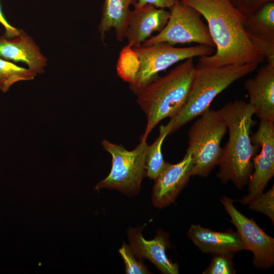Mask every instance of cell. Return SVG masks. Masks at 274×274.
Segmentation results:
<instances>
[{
	"label": "cell",
	"mask_w": 274,
	"mask_h": 274,
	"mask_svg": "<svg viewBox=\"0 0 274 274\" xmlns=\"http://www.w3.org/2000/svg\"><path fill=\"white\" fill-rule=\"evenodd\" d=\"M180 1L204 17L216 48L214 54L199 57L197 66L259 64L265 60L246 31V16L231 0Z\"/></svg>",
	"instance_id": "6da1fadb"
},
{
	"label": "cell",
	"mask_w": 274,
	"mask_h": 274,
	"mask_svg": "<svg viewBox=\"0 0 274 274\" xmlns=\"http://www.w3.org/2000/svg\"><path fill=\"white\" fill-rule=\"evenodd\" d=\"M229 133L222 148L217 176L224 184L231 181L238 189L248 184L253 170L252 160L260 147L252 142L254 110L249 102L235 99L220 109Z\"/></svg>",
	"instance_id": "7a4b0ae2"
},
{
	"label": "cell",
	"mask_w": 274,
	"mask_h": 274,
	"mask_svg": "<svg viewBox=\"0 0 274 274\" xmlns=\"http://www.w3.org/2000/svg\"><path fill=\"white\" fill-rule=\"evenodd\" d=\"M195 69L193 58H188L165 75L156 76L134 93L147 118L141 139L147 140L159 122L179 114L188 100Z\"/></svg>",
	"instance_id": "3957f363"
},
{
	"label": "cell",
	"mask_w": 274,
	"mask_h": 274,
	"mask_svg": "<svg viewBox=\"0 0 274 274\" xmlns=\"http://www.w3.org/2000/svg\"><path fill=\"white\" fill-rule=\"evenodd\" d=\"M258 65L249 63L220 67L195 66L188 100L179 114L175 117L170 133L209 109L219 94L236 81L253 72Z\"/></svg>",
	"instance_id": "277c9868"
},
{
	"label": "cell",
	"mask_w": 274,
	"mask_h": 274,
	"mask_svg": "<svg viewBox=\"0 0 274 274\" xmlns=\"http://www.w3.org/2000/svg\"><path fill=\"white\" fill-rule=\"evenodd\" d=\"M227 130L221 110L208 109L188 131L187 150L192 153L191 176L207 177L221 157V141Z\"/></svg>",
	"instance_id": "5b68a950"
},
{
	"label": "cell",
	"mask_w": 274,
	"mask_h": 274,
	"mask_svg": "<svg viewBox=\"0 0 274 274\" xmlns=\"http://www.w3.org/2000/svg\"><path fill=\"white\" fill-rule=\"evenodd\" d=\"M101 145L112 156V167L108 176L97 183L95 190L108 188L128 195L138 194L146 176V156L148 147L146 140L141 139L140 143L130 151L106 139L101 142Z\"/></svg>",
	"instance_id": "8992f818"
},
{
	"label": "cell",
	"mask_w": 274,
	"mask_h": 274,
	"mask_svg": "<svg viewBox=\"0 0 274 274\" xmlns=\"http://www.w3.org/2000/svg\"><path fill=\"white\" fill-rule=\"evenodd\" d=\"M133 48L138 54L141 64L135 81L129 84L134 94L157 76L159 72L175 63L190 58L211 55L214 52V48L205 45L176 47L166 43Z\"/></svg>",
	"instance_id": "52a82bcc"
},
{
	"label": "cell",
	"mask_w": 274,
	"mask_h": 274,
	"mask_svg": "<svg viewBox=\"0 0 274 274\" xmlns=\"http://www.w3.org/2000/svg\"><path fill=\"white\" fill-rule=\"evenodd\" d=\"M201 16L195 9L180 1L170 9L169 17L163 28L142 45L166 43L174 46L195 43L214 48L208 27Z\"/></svg>",
	"instance_id": "ba28073f"
},
{
	"label": "cell",
	"mask_w": 274,
	"mask_h": 274,
	"mask_svg": "<svg viewBox=\"0 0 274 274\" xmlns=\"http://www.w3.org/2000/svg\"><path fill=\"white\" fill-rule=\"evenodd\" d=\"M234 200L223 196L221 202L235 226L245 250L254 255L256 268L267 269L274 264V238L267 235L252 219L241 213L233 204Z\"/></svg>",
	"instance_id": "9c48e42d"
},
{
	"label": "cell",
	"mask_w": 274,
	"mask_h": 274,
	"mask_svg": "<svg viewBox=\"0 0 274 274\" xmlns=\"http://www.w3.org/2000/svg\"><path fill=\"white\" fill-rule=\"evenodd\" d=\"M252 140L261 149L252 160L253 170L248 183V194L239 200L244 205L261 194L274 176V122L260 120Z\"/></svg>",
	"instance_id": "30bf717a"
},
{
	"label": "cell",
	"mask_w": 274,
	"mask_h": 274,
	"mask_svg": "<svg viewBox=\"0 0 274 274\" xmlns=\"http://www.w3.org/2000/svg\"><path fill=\"white\" fill-rule=\"evenodd\" d=\"M193 165L191 152L187 149L183 159L176 164L166 162L163 169L154 180L152 202L158 208L173 203L187 185Z\"/></svg>",
	"instance_id": "8fae6325"
},
{
	"label": "cell",
	"mask_w": 274,
	"mask_h": 274,
	"mask_svg": "<svg viewBox=\"0 0 274 274\" xmlns=\"http://www.w3.org/2000/svg\"><path fill=\"white\" fill-rule=\"evenodd\" d=\"M133 3L127 19L125 38L128 45L133 48L141 46L152 37L153 32H159L165 26L170 11L151 5L139 6Z\"/></svg>",
	"instance_id": "7c38bea8"
},
{
	"label": "cell",
	"mask_w": 274,
	"mask_h": 274,
	"mask_svg": "<svg viewBox=\"0 0 274 274\" xmlns=\"http://www.w3.org/2000/svg\"><path fill=\"white\" fill-rule=\"evenodd\" d=\"M249 103L259 120L274 122V61H268L244 84Z\"/></svg>",
	"instance_id": "4fadbf2b"
},
{
	"label": "cell",
	"mask_w": 274,
	"mask_h": 274,
	"mask_svg": "<svg viewBox=\"0 0 274 274\" xmlns=\"http://www.w3.org/2000/svg\"><path fill=\"white\" fill-rule=\"evenodd\" d=\"M0 58L22 62L37 75L43 73L47 59L31 37L22 30L20 35L9 37L0 36Z\"/></svg>",
	"instance_id": "5bb4252c"
},
{
	"label": "cell",
	"mask_w": 274,
	"mask_h": 274,
	"mask_svg": "<svg viewBox=\"0 0 274 274\" xmlns=\"http://www.w3.org/2000/svg\"><path fill=\"white\" fill-rule=\"evenodd\" d=\"M128 235L129 246L137 257L148 259L162 273H179L178 265L166 254L168 245L167 235L159 232L154 239L147 240L142 235L141 228H130Z\"/></svg>",
	"instance_id": "9a60e30c"
},
{
	"label": "cell",
	"mask_w": 274,
	"mask_h": 274,
	"mask_svg": "<svg viewBox=\"0 0 274 274\" xmlns=\"http://www.w3.org/2000/svg\"><path fill=\"white\" fill-rule=\"evenodd\" d=\"M187 235L203 253L233 255L237 252L245 250L237 232L231 230L217 232L198 224H192Z\"/></svg>",
	"instance_id": "2e32d148"
},
{
	"label": "cell",
	"mask_w": 274,
	"mask_h": 274,
	"mask_svg": "<svg viewBox=\"0 0 274 274\" xmlns=\"http://www.w3.org/2000/svg\"><path fill=\"white\" fill-rule=\"evenodd\" d=\"M135 0H104L102 14L98 25L100 40L104 42L106 34L112 28L116 40L122 42L129 12Z\"/></svg>",
	"instance_id": "e0dca14e"
},
{
	"label": "cell",
	"mask_w": 274,
	"mask_h": 274,
	"mask_svg": "<svg viewBox=\"0 0 274 274\" xmlns=\"http://www.w3.org/2000/svg\"><path fill=\"white\" fill-rule=\"evenodd\" d=\"M245 27L252 42L265 60L274 61V23L260 21L251 15L246 16Z\"/></svg>",
	"instance_id": "ac0fdd59"
},
{
	"label": "cell",
	"mask_w": 274,
	"mask_h": 274,
	"mask_svg": "<svg viewBox=\"0 0 274 274\" xmlns=\"http://www.w3.org/2000/svg\"><path fill=\"white\" fill-rule=\"evenodd\" d=\"M174 121L175 117H173L167 124L160 125L158 137L151 145H148L146 156V176L150 179L154 180L165 166L161 147L164 139L170 133Z\"/></svg>",
	"instance_id": "d6986e66"
},
{
	"label": "cell",
	"mask_w": 274,
	"mask_h": 274,
	"mask_svg": "<svg viewBox=\"0 0 274 274\" xmlns=\"http://www.w3.org/2000/svg\"><path fill=\"white\" fill-rule=\"evenodd\" d=\"M37 74L29 68L21 67L0 58V90L7 92L14 83L34 79Z\"/></svg>",
	"instance_id": "ffe728a7"
},
{
	"label": "cell",
	"mask_w": 274,
	"mask_h": 274,
	"mask_svg": "<svg viewBox=\"0 0 274 274\" xmlns=\"http://www.w3.org/2000/svg\"><path fill=\"white\" fill-rule=\"evenodd\" d=\"M140 60L134 49L127 44L120 50L116 64L118 76L131 84L135 81L140 69Z\"/></svg>",
	"instance_id": "44dd1931"
},
{
	"label": "cell",
	"mask_w": 274,
	"mask_h": 274,
	"mask_svg": "<svg viewBox=\"0 0 274 274\" xmlns=\"http://www.w3.org/2000/svg\"><path fill=\"white\" fill-rule=\"evenodd\" d=\"M119 253L124 261L125 273L127 274H148L151 272L146 265L137 259L130 246L124 243L119 250Z\"/></svg>",
	"instance_id": "7402d4cb"
},
{
	"label": "cell",
	"mask_w": 274,
	"mask_h": 274,
	"mask_svg": "<svg viewBox=\"0 0 274 274\" xmlns=\"http://www.w3.org/2000/svg\"><path fill=\"white\" fill-rule=\"evenodd\" d=\"M249 208L268 216L274 223V186L265 193H262L249 203Z\"/></svg>",
	"instance_id": "603a6c76"
},
{
	"label": "cell",
	"mask_w": 274,
	"mask_h": 274,
	"mask_svg": "<svg viewBox=\"0 0 274 274\" xmlns=\"http://www.w3.org/2000/svg\"><path fill=\"white\" fill-rule=\"evenodd\" d=\"M233 255L223 254H214L210 265L203 274H232L235 273L232 261Z\"/></svg>",
	"instance_id": "cb8c5ba5"
},
{
	"label": "cell",
	"mask_w": 274,
	"mask_h": 274,
	"mask_svg": "<svg viewBox=\"0 0 274 274\" xmlns=\"http://www.w3.org/2000/svg\"><path fill=\"white\" fill-rule=\"evenodd\" d=\"M241 10L245 15L249 16L255 14L261 7L268 2L273 0H246Z\"/></svg>",
	"instance_id": "d4e9b609"
},
{
	"label": "cell",
	"mask_w": 274,
	"mask_h": 274,
	"mask_svg": "<svg viewBox=\"0 0 274 274\" xmlns=\"http://www.w3.org/2000/svg\"><path fill=\"white\" fill-rule=\"evenodd\" d=\"M180 0H135V2L139 6L151 5L158 8L170 10Z\"/></svg>",
	"instance_id": "484cf974"
},
{
	"label": "cell",
	"mask_w": 274,
	"mask_h": 274,
	"mask_svg": "<svg viewBox=\"0 0 274 274\" xmlns=\"http://www.w3.org/2000/svg\"><path fill=\"white\" fill-rule=\"evenodd\" d=\"M0 23L4 26L5 29L4 34L9 37H13L21 34L22 30L18 29L11 25L4 17L0 5Z\"/></svg>",
	"instance_id": "4316f807"
}]
</instances>
